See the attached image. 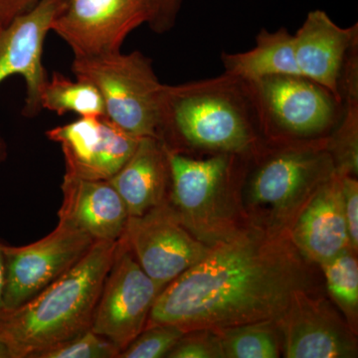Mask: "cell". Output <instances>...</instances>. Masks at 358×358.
Here are the masks:
<instances>
[{
  "instance_id": "20",
  "label": "cell",
  "mask_w": 358,
  "mask_h": 358,
  "mask_svg": "<svg viewBox=\"0 0 358 358\" xmlns=\"http://www.w3.org/2000/svg\"><path fill=\"white\" fill-rule=\"evenodd\" d=\"M40 106L58 115L74 113L80 117L105 115V103L95 85L87 80L76 81L54 72L47 80L41 95Z\"/></svg>"
},
{
  "instance_id": "28",
  "label": "cell",
  "mask_w": 358,
  "mask_h": 358,
  "mask_svg": "<svg viewBox=\"0 0 358 358\" xmlns=\"http://www.w3.org/2000/svg\"><path fill=\"white\" fill-rule=\"evenodd\" d=\"M339 174V173H338ZM343 193V213L348 226L350 248L358 250V181L357 176L339 174Z\"/></svg>"
},
{
  "instance_id": "13",
  "label": "cell",
  "mask_w": 358,
  "mask_h": 358,
  "mask_svg": "<svg viewBox=\"0 0 358 358\" xmlns=\"http://www.w3.org/2000/svg\"><path fill=\"white\" fill-rule=\"evenodd\" d=\"M60 145L66 176L110 180L134 154L140 138L127 134L105 115L80 117L46 131Z\"/></svg>"
},
{
  "instance_id": "6",
  "label": "cell",
  "mask_w": 358,
  "mask_h": 358,
  "mask_svg": "<svg viewBox=\"0 0 358 358\" xmlns=\"http://www.w3.org/2000/svg\"><path fill=\"white\" fill-rule=\"evenodd\" d=\"M72 71L95 85L105 103V117L117 128L138 138H157L164 84L150 58L140 51L74 58Z\"/></svg>"
},
{
  "instance_id": "4",
  "label": "cell",
  "mask_w": 358,
  "mask_h": 358,
  "mask_svg": "<svg viewBox=\"0 0 358 358\" xmlns=\"http://www.w3.org/2000/svg\"><path fill=\"white\" fill-rule=\"evenodd\" d=\"M327 140L266 141L250 155L244 179L247 201L258 217L254 225L288 232L301 207L336 173Z\"/></svg>"
},
{
  "instance_id": "21",
  "label": "cell",
  "mask_w": 358,
  "mask_h": 358,
  "mask_svg": "<svg viewBox=\"0 0 358 358\" xmlns=\"http://www.w3.org/2000/svg\"><path fill=\"white\" fill-rule=\"evenodd\" d=\"M217 334L224 358H278L282 338L275 320L212 329Z\"/></svg>"
},
{
  "instance_id": "7",
  "label": "cell",
  "mask_w": 358,
  "mask_h": 358,
  "mask_svg": "<svg viewBox=\"0 0 358 358\" xmlns=\"http://www.w3.org/2000/svg\"><path fill=\"white\" fill-rule=\"evenodd\" d=\"M250 84L266 141L327 140L343 115V102L308 78L281 75Z\"/></svg>"
},
{
  "instance_id": "12",
  "label": "cell",
  "mask_w": 358,
  "mask_h": 358,
  "mask_svg": "<svg viewBox=\"0 0 358 358\" xmlns=\"http://www.w3.org/2000/svg\"><path fill=\"white\" fill-rule=\"evenodd\" d=\"M66 2L40 0L0 33V85L8 77L22 76L26 85L22 110L25 117H36L42 110L40 95L48 80L43 65L45 39ZM7 155L6 141L0 136V164L6 162Z\"/></svg>"
},
{
  "instance_id": "5",
  "label": "cell",
  "mask_w": 358,
  "mask_h": 358,
  "mask_svg": "<svg viewBox=\"0 0 358 358\" xmlns=\"http://www.w3.org/2000/svg\"><path fill=\"white\" fill-rule=\"evenodd\" d=\"M169 201L186 229L209 247L227 241L243 229L234 201L249 157L222 154L193 157L169 150Z\"/></svg>"
},
{
  "instance_id": "16",
  "label": "cell",
  "mask_w": 358,
  "mask_h": 358,
  "mask_svg": "<svg viewBox=\"0 0 358 358\" xmlns=\"http://www.w3.org/2000/svg\"><path fill=\"white\" fill-rule=\"evenodd\" d=\"M293 35L301 76L324 87L341 100L339 76L348 52L358 44L357 23L341 27L326 11L315 9Z\"/></svg>"
},
{
  "instance_id": "18",
  "label": "cell",
  "mask_w": 358,
  "mask_h": 358,
  "mask_svg": "<svg viewBox=\"0 0 358 358\" xmlns=\"http://www.w3.org/2000/svg\"><path fill=\"white\" fill-rule=\"evenodd\" d=\"M109 182L121 195L129 217L143 215L169 200L171 185L169 150L159 138H140L134 154Z\"/></svg>"
},
{
  "instance_id": "30",
  "label": "cell",
  "mask_w": 358,
  "mask_h": 358,
  "mask_svg": "<svg viewBox=\"0 0 358 358\" xmlns=\"http://www.w3.org/2000/svg\"><path fill=\"white\" fill-rule=\"evenodd\" d=\"M6 244L0 243V315L2 310V296H3L4 282H6V253H4Z\"/></svg>"
},
{
  "instance_id": "31",
  "label": "cell",
  "mask_w": 358,
  "mask_h": 358,
  "mask_svg": "<svg viewBox=\"0 0 358 358\" xmlns=\"http://www.w3.org/2000/svg\"><path fill=\"white\" fill-rule=\"evenodd\" d=\"M0 358H13L9 346L1 338H0Z\"/></svg>"
},
{
  "instance_id": "14",
  "label": "cell",
  "mask_w": 358,
  "mask_h": 358,
  "mask_svg": "<svg viewBox=\"0 0 358 358\" xmlns=\"http://www.w3.org/2000/svg\"><path fill=\"white\" fill-rule=\"evenodd\" d=\"M315 292H300L278 320L287 358L357 357L352 329Z\"/></svg>"
},
{
  "instance_id": "25",
  "label": "cell",
  "mask_w": 358,
  "mask_h": 358,
  "mask_svg": "<svg viewBox=\"0 0 358 358\" xmlns=\"http://www.w3.org/2000/svg\"><path fill=\"white\" fill-rule=\"evenodd\" d=\"M119 348L92 329L39 352L34 358H117Z\"/></svg>"
},
{
  "instance_id": "29",
  "label": "cell",
  "mask_w": 358,
  "mask_h": 358,
  "mask_svg": "<svg viewBox=\"0 0 358 358\" xmlns=\"http://www.w3.org/2000/svg\"><path fill=\"white\" fill-rule=\"evenodd\" d=\"M40 0H0V33L16 17L30 10Z\"/></svg>"
},
{
  "instance_id": "1",
  "label": "cell",
  "mask_w": 358,
  "mask_h": 358,
  "mask_svg": "<svg viewBox=\"0 0 358 358\" xmlns=\"http://www.w3.org/2000/svg\"><path fill=\"white\" fill-rule=\"evenodd\" d=\"M287 231L250 225L211 247L200 262L162 289L147 326L185 333L278 322L300 292H315V273Z\"/></svg>"
},
{
  "instance_id": "3",
  "label": "cell",
  "mask_w": 358,
  "mask_h": 358,
  "mask_svg": "<svg viewBox=\"0 0 358 358\" xmlns=\"http://www.w3.org/2000/svg\"><path fill=\"white\" fill-rule=\"evenodd\" d=\"M117 243L95 242L62 277L21 307L0 315V338L13 358H34L91 329Z\"/></svg>"
},
{
  "instance_id": "24",
  "label": "cell",
  "mask_w": 358,
  "mask_h": 358,
  "mask_svg": "<svg viewBox=\"0 0 358 358\" xmlns=\"http://www.w3.org/2000/svg\"><path fill=\"white\" fill-rule=\"evenodd\" d=\"M185 331L171 324H155L145 329L120 352L117 358L166 357Z\"/></svg>"
},
{
  "instance_id": "15",
  "label": "cell",
  "mask_w": 358,
  "mask_h": 358,
  "mask_svg": "<svg viewBox=\"0 0 358 358\" xmlns=\"http://www.w3.org/2000/svg\"><path fill=\"white\" fill-rule=\"evenodd\" d=\"M288 233L301 255L317 265L350 248L338 173L301 207Z\"/></svg>"
},
{
  "instance_id": "27",
  "label": "cell",
  "mask_w": 358,
  "mask_h": 358,
  "mask_svg": "<svg viewBox=\"0 0 358 358\" xmlns=\"http://www.w3.org/2000/svg\"><path fill=\"white\" fill-rule=\"evenodd\" d=\"M147 24L157 34L171 31L178 21L185 0H145Z\"/></svg>"
},
{
  "instance_id": "8",
  "label": "cell",
  "mask_w": 358,
  "mask_h": 358,
  "mask_svg": "<svg viewBox=\"0 0 358 358\" xmlns=\"http://www.w3.org/2000/svg\"><path fill=\"white\" fill-rule=\"evenodd\" d=\"M95 242L83 231L59 222L50 234L34 243L20 247L6 245L2 313L21 307L62 277Z\"/></svg>"
},
{
  "instance_id": "2",
  "label": "cell",
  "mask_w": 358,
  "mask_h": 358,
  "mask_svg": "<svg viewBox=\"0 0 358 358\" xmlns=\"http://www.w3.org/2000/svg\"><path fill=\"white\" fill-rule=\"evenodd\" d=\"M157 138L169 152L189 157H249L266 141L251 84L225 72L164 84Z\"/></svg>"
},
{
  "instance_id": "19",
  "label": "cell",
  "mask_w": 358,
  "mask_h": 358,
  "mask_svg": "<svg viewBox=\"0 0 358 358\" xmlns=\"http://www.w3.org/2000/svg\"><path fill=\"white\" fill-rule=\"evenodd\" d=\"M221 61L224 72L247 82L281 75L301 76L294 54V35L285 27L277 31L263 28L257 34L253 48L239 53L225 52Z\"/></svg>"
},
{
  "instance_id": "9",
  "label": "cell",
  "mask_w": 358,
  "mask_h": 358,
  "mask_svg": "<svg viewBox=\"0 0 358 358\" xmlns=\"http://www.w3.org/2000/svg\"><path fill=\"white\" fill-rule=\"evenodd\" d=\"M159 293L121 237L96 303L92 331L109 339L121 352L145 329Z\"/></svg>"
},
{
  "instance_id": "23",
  "label": "cell",
  "mask_w": 358,
  "mask_h": 358,
  "mask_svg": "<svg viewBox=\"0 0 358 358\" xmlns=\"http://www.w3.org/2000/svg\"><path fill=\"white\" fill-rule=\"evenodd\" d=\"M343 113L336 128L327 138L336 173L357 176L358 171V88L341 92Z\"/></svg>"
},
{
  "instance_id": "26",
  "label": "cell",
  "mask_w": 358,
  "mask_h": 358,
  "mask_svg": "<svg viewBox=\"0 0 358 358\" xmlns=\"http://www.w3.org/2000/svg\"><path fill=\"white\" fill-rule=\"evenodd\" d=\"M166 357L224 358L217 334L212 329L187 331Z\"/></svg>"
},
{
  "instance_id": "22",
  "label": "cell",
  "mask_w": 358,
  "mask_h": 358,
  "mask_svg": "<svg viewBox=\"0 0 358 358\" xmlns=\"http://www.w3.org/2000/svg\"><path fill=\"white\" fill-rule=\"evenodd\" d=\"M355 253L352 248L343 250L319 266L326 278L329 294L345 315L346 324L357 334L358 264Z\"/></svg>"
},
{
  "instance_id": "11",
  "label": "cell",
  "mask_w": 358,
  "mask_h": 358,
  "mask_svg": "<svg viewBox=\"0 0 358 358\" xmlns=\"http://www.w3.org/2000/svg\"><path fill=\"white\" fill-rule=\"evenodd\" d=\"M147 21L145 0H67L51 31L74 58H96L121 52L127 37Z\"/></svg>"
},
{
  "instance_id": "17",
  "label": "cell",
  "mask_w": 358,
  "mask_h": 358,
  "mask_svg": "<svg viewBox=\"0 0 358 358\" xmlns=\"http://www.w3.org/2000/svg\"><path fill=\"white\" fill-rule=\"evenodd\" d=\"M59 222L83 231L95 241H117L129 218L121 195L109 180L64 176Z\"/></svg>"
},
{
  "instance_id": "10",
  "label": "cell",
  "mask_w": 358,
  "mask_h": 358,
  "mask_svg": "<svg viewBox=\"0 0 358 358\" xmlns=\"http://www.w3.org/2000/svg\"><path fill=\"white\" fill-rule=\"evenodd\" d=\"M122 237L160 292L211 248L186 229L169 200L143 215L129 217Z\"/></svg>"
}]
</instances>
